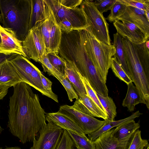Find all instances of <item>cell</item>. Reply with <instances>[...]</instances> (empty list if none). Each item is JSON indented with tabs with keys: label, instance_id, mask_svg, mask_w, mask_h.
Segmentation results:
<instances>
[{
	"label": "cell",
	"instance_id": "ee69618b",
	"mask_svg": "<svg viewBox=\"0 0 149 149\" xmlns=\"http://www.w3.org/2000/svg\"><path fill=\"white\" fill-rule=\"evenodd\" d=\"M1 37L0 36V44H1Z\"/></svg>",
	"mask_w": 149,
	"mask_h": 149
},
{
	"label": "cell",
	"instance_id": "4316f807",
	"mask_svg": "<svg viewBox=\"0 0 149 149\" xmlns=\"http://www.w3.org/2000/svg\"><path fill=\"white\" fill-rule=\"evenodd\" d=\"M127 7L119 0H116L110 10L109 14L106 19L110 22H113L118 20L125 13Z\"/></svg>",
	"mask_w": 149,
	"mask_h": 149
},
{
	"label": "cell",
	"instance_id": "7bdbcfd3",
	"mask_svg": "<svg viewBox=\"0 0 149 149\" xmlns=\"http://www.w3.org/2000/svg\"><path fill=\"white\" fill-rule=\"evenodd\" d=\"M4 130L1 126L0 125V134H1L2 132Z\"/></svg>",
	"mask_w": 149,
	"mask_h": 149
},
{
	"label": "cell",
	"instance_id": "5bb4252c",
	"mask_svg": "<svg viewBox=\"0 0 149 149\" xmlns=\"http://www.w3.org/2000/svg\"><path fill=\"white\" fill-rule=\"evenodd\" d=\"M72 107L76 110L92 117L107 119V114L104 112L87 94L79 96Z\"/></svg>",
	"mask_w": 149,
	"mask_h": 149
},
{
	"label": "cell",
	"instance_id": "52a82bcc",
	"mask_svg": "<svg viewBox=\"0 0 149 149\" xmlns=\"http://www.w3.org/2000/svg\"><path fill=\"white\" fill-rule=\"evenodd\" d=\"M58 113L68 119L78 126L84 134H88L99 129L104 124L105 120H100L81 112L72 106L64 105L59 108Z\"/></svg>",
	"mask_w": 149,
	"mask_h": 149
},
{
	"label": "cell",
	"instance_id": "f35d334b",
	"mask_svg": "<svg viewBox=\"0 0 149 149\" xmlns=\"http://www.w3.org/2000/svg\"><path fill=\"white\" fill-rule=\"evenodd\" d=\"M9 88L8 87L0 85V100H3L7 94Z\"/></svg>",
	"mask_w": 149,
	"mask_h": 149
},
{
	"label": "cell",
	"instance_id": "3957f363",
	"mask_svg": "<svg viewBox=\"0 0 149 149\" xmlns=\"http://www.w3.org/2000/svg\"><path fill=\"white\" fill-rule=\"evenodd\" d=\"M31 0H0L3 26L12 29L23 41L30 30Z\"/></svg>",
	"mask_w": 149,
	"mask_h": 149
},
{
	"label": "cell",
	"instance_id": "603a6c76",
	"mask_svg": "<svg viewBox=\"0 0 149 149\" xmlns=\"http://www.w3.org/2000/svg\"><path fill=\"white\" fill-rule=\"evenodd\" d=\"M113 45L116 50L115 57L123 70L130 78L126 61L122 38L117 33L113 34Z\"/></svg>",
	"mask_w": 149,
	"mask_h": 149
},
{
	"label": "cell",
	"instance_id": "d6a6232c",
	"mask_svg": "<svg viewBox=\"0 0 149 149\" xmlns=\"http://www.w3.org/2000/svg\"><path fill=\"white\" fill-rule=\"evenodd\" d=\"M119 0L127 6H132L144 11L149 10V0Z\"/></svg>",
	"mask_w": 149,
	"mask_h": 149
},
{
	"label": "cell",
	"instance_id": "6da1fadb",
	"mask_svg": "<svg viewBox=\"0 0 149 149\" xmlns=\"http://www.w3.org/2000/svg\"><path fill=\"white\" fill-rule=\"evenodd\" d=\"M13 88L10 97L8 127L22 143L33 142L46 124L45 112L38 95L29 84L22 82Z\"/></svg>",
	"mask_w": 149,
	"mask_h": 149
},
{
	"label": "cell",
	"instance_id": "8d00e7d4",
	"mask_svg": "<svg viewBox=\"0 0 149 149\" xmlns=\"http://www.w3.org/2000/svg\"><path fill=\"white\" fill-rule=\"evenodd\" d=\"M82 1V0H58L59 2L63 6L71 8H74L79 6Z\"/></svg>",
	"mask_w": 149,
	"mask_h": 149
},
{
	"label": "cell",
	"instance_id": "7402d4cb",
	"mask_svg": "<svg viewBox=\"0 0 149 149\" xmlns=\"http://www.w3.org/2000/svg\"><path fill=\"white\" fill-rule=\"evenodd\" d=\"M131 82L127 85V93L123 100L122 105L127 107L130 112L134 111L135 106L141 103V99L139 92L135 86Z\"/></svg>",
	"mask_w": 149,
	"mask_h": 149
},
{
	"label": "cell",
	"instance_id": "277c9868",
	"mask_svg": "<svg viewBox=\"0 0 149 149\" xmlns=\"http://www.w3.org/2000/svg\"><path fill=\"white\" fill-rule=\"evenodd\" d=\"M83 31L84 45L88 56L100 78L106 84L115 49L113 45H108L99 41L88 29Z\"/></svg>",
	"mask_w": 149,
	"mask_h": 149
},
{
	"label": "cell",
	"instance_id": "d6986e66",
	"mask_svg": "<svg viewBox=\"0 0 149 149\" xmlns=\"http://www.w3.org/2000/svg\"><path fill=\"white\" fill-rule=\"evenodd\" d=\"M65 61L66 63L65 77L74 88L78 96L87 95L85 88L75 68L71 63Z\"/></svg>",
	"mask_w": 149,
	"mask_h": 149
},
{
	"label": "cell",
	"instance_id": "f546056e",
	"mask_svg": "<svg viewBox=\"0 0 149 149\" xmlns=\"http://www.w3.org/2000/svg\"><path fill=\"white\" fill-rule=\"evenodd\" d=\"M149 148L147 140L143 139L141 136V132L139 130L136 131L128 149H147Z\"/></svg>",
	"mask_w": 149,
	"mask_h": 149
},
{
	"label": "cell",
	"instance_id": "bcb514c9",
	"mask_svg": "<svg viewBox=\"0 0 149 149\" xmlns=\"http://www.w3.org/2000/svg\"><path fill=\"white\" fill-rule=\"evenodd\" d=\"M149 148H147V149H149Z\"/></svg>",
	"mask_w": 149,
	"mask_h": 149
},
{
	"label": "cell",
	"instance_id": "e575fe53",
	"mask_svg": "<svg viewBox=\"0 0 149 149\" xmlns=\"http://www.w3.org/2000/svg\"><path fill=\"white\" fill-rule=\"evenodd\" d=\"M59 81L63 85L67 92L69 100L72 102L74 99H77L79 96L72 86L66 77H63L60 79Z\"/></svg>",
	"mask_w": 149,
	"mask_h": 149
},
{
	"label": "cell",
	"instance_id": "2e32d148",
	"mask_svg": "<svg viewBox=\"0 0 149 149\" xmlns=\"http://www.w3.org/2000/svg\"><path fill=\"white\" fill-rule=\"evenodd\" d=\"M48 11L50 26V52L58 54L61 43L62 31L57 24L53 11L47 0H45Z\"/></svg>",
	"mask_w": 149,
	"mask_h": 149
},
{
	"label": "cell",
	"instance_id": "d4e9b609",
	"mask_svg": "<svg viewBox=\"0 0 149 149\" xmlns=\"http://www.w3.org/2000/svg\"><path fill=\"white\" fill-rule=\"evenodd\" d=\"M67 132L77 149H95L93 142L86 136H82L70 131Z\"/></svg>",
	"mask_w": 149,
	"mask_h": 149
},
{
	"label": "cell",
	"instance_id": "e0dca14e",
	"mask_svg": "<svg viewBox=\"0 0 149 149\" xmlns=\"http://www.w3.org/2000/svg\"><path fill=\"white\" fill-rule=\"evenodd\" d=\"M46 119L64 130L70 131L77 134L86 136L80 128L74 123L56 112L46 113Z\"/></svg>",
	"mask_w": 149,
	"mask_h": 149
},
{
	"label": "cell",
	"instance_id": "ffe728a7",
	"mask_svg": "<svg viewBox=\"0 0 149 149\" xmlns=\"http://www.w3.org/2000/svg\"><path fill=\"white\" fill-rule=\"evenodd\" d=\"M31 2L30 30L44 21L46 17L44 0H31Z\"/></svg>",
	"mask_w": 149,
	"mask_h": 149
},
{
	"label": "cell",
	"instance_id": "ba28073f",
	"mask_svg": "<svg viewBox=\"0 0 149 149\" xmlns=\"http://www.w3.org/2000/svg\"><path fill=\"white\" fill-rule=\"evenodd\" d=\"M22 45L26 58L40 63L43 56L47 54L43 37L39 25L29 31Z\"/></svg>",
	"mask_w": 149,
	"mask_h": 149
},
{
	"label": "cell",
	"instance_id": "7a4b0ae2",
	"mask_svg": "<svg viewBox=\"0 0 149 149\" xmlns=\"http://www.w3.org/2000/svg\"><path fill=\"white\" fill-rule=\"evenodd\" d=\"M126 61L130 78L138 89L141 103L149 109V49L145 42L131 43L122 38Z\"/></svg>",
	"mask_w": 149,
	"mask_h": 149
},
{
	"label": "cell",
	"instance_id": "7c38bea8",
	"mask_svg": "<svg viewBox=\"0 0 149 149\" xmlns=\"http://www.w3.org/2000/svg\"><path fill=\"white\" fill-rule=\"evenodd\" d=\"M113 130L114 128L105 132L93 141L95 149H128L134 135L129 139L118 140L114 136Z\"/></svg>",
	"mask_w": 149,
	"mask_h": 149
},
{
	"label": "cell",
	"instance_id": "83f0119b",
	"mask_svg": "<svg viewBox=\"0 0 149 149\" xmlns=\"http://www.w3.org/2000/svg\"><path fill=\"white\" fill-rule=\"evenodd\" d=\"M111 68L116 76L127 85L133 82L114 57L112 58Z\"/></svg>",
	"mask_w": 149,
	"mask_h": 149
},
{
	"label": "cell",
	"instance_id": "f6af8a7d",
	"mask_svg": "<svg viewBox=\"0 0 149 149\" xmlns=\"http://www.w3.org/2000/svg\"><path fill=\"white\" fill-rule=\"evenodd\" d=\"M0 149H3L1 147H0Z\"/></svg>",
	"mask_w": 149,
	"mask_h": 149
},
{
	"label": "cell",
	"instance_id": "ab89813d",
	"mask_svg": "<svg viewBox=\"0 0 149 149\" xmlns=\"http://www.w3.org/2000/svg\"><path fill=\"white\" fill-rule=\"evenodd\" d=\"M22 149L20 147L18 146L6 147L4 149Z\"/></svg>",
	"mask_w": 149,
	"mask_h": 149
},
{
	"label": "cell",
	"instance_id": "7dc6e473",
	"mask_svg": "<svg viewBox=\"0 0 149 149\" xmlns=\"http://www.w3.org/2000/svg\"></svg>",
	"mask_w": 149,
	"mask_h": 149
},
{
	"label": "cell",
	"instance_id": "d590c367",
	"mask_svg": "<svg viewBox=\"0 0 149 149\" xmlns=\"http://www.w3.org/2000/svg\"><path fill=\"white\" fill-rule=\"evenodd\" d=\"M39 73L42 84L45 88L49 93L56 99H58L57 95L53 92L52 89V83L48 78L45 77L40 70H39Z\"/></svg>",
	"mask_w": 149,
	"mask_h": 149
},
{
	"label": "cell",
	"instance_id": "60d3db41",
	"mask_svg": "<svg viewBox=\"0 0 149 149\" xmlns=\"http://www.w3.org/2000/svg\"><path fill=\"white\" fill-rule=\"evenodd\" d=\"M146 17L149 20V10L145 11Z\"/></svg>",
	"mask_w": 149,
	"mask_h": 149
},
{
	"label": "cell",
	"instance_id": "ac0fdd59",
	"mask_svg": "<svg viewBox=\"0 0 149 149\" xmlns=\"http://www.w3.org/2000/svg\"><path fill=\"white\" fill-rule=\"evenodd\" d=\"M142 114L139 111H137L129 116L122 119L116 121L108 119L104 120V123L102 126L97 131L88 134L87 137L91 141L93 142L98 136L105 132L114 127H117L130 121L134 120Z\"/></svg>",
	"mask_w": 149,
	"mask_h": 149
},
{
	"label": "cell",
	"instance_id": "f1b7e54d",
	"mask_svg": "<svg viewBox=\"0 0 149 149\" xmlns=\"http://www.w3.org/2000/svg\"><path fill=\"white\" fill-rule=\"evenodd\" d=\"M45 6L46 13V18L42 22L38 25L40 28L44 40L47 53L50 52V26L47 10L45 3Z\"/></svg>",
	"mask_w": 149,
	"mask_h": 149
},
{
	"label": "cell",
	"instance_id": "8992f818",
	"mask_svg": "<svg viewBox=\"0 0 149 149\" xmlns=\"http://www.w3.org/2000/svg\"><path fill=\"white\" fill-rule=\"evenodd\" d=\"M80 6L85 16L89 30L99 41L111 45L109 24L103 14L95 6L93 0H82Z\"/></svg>",
	"mask_w": 149,
	"mask_h": 149
},
{
	"label": "cell",
	"instance_id": "5b68a950",
	"mask_svg": "<svg viewBox=\"0 0 149 149\" xmlns=\"http://www.w3.org/2000/svg\"><path fill=\"white\" fill-rule=\"evenodd\" d=\"M47 0L61 31L69 32L87 29L86 18L80 6L71 8L63 6L58 0Z\"/></svg>",
	"mask_w": 149,
	"mask_h": 149
},
{
	"label": "cell",
	"instance_id": "4fadbf2b",
	"mask_svg": "<svg viewBox=\"0 0 149 149\" xmlns=\"http://www.w3.org/2000/svg\"><path fill=\"white\" fill-rule=\"evenodd\" d=\"M118 20L134 24L149 38V20L146 17L144 10L132 6H127L125 13Z\"/></svg>",
	"mask_w": 149,
	"mask_h": 149
},
{
	"label": "cell",
	"instance_id": "8fae6325",
	"mask_svg": "<svg viewBox=\"0 0 149 149\" xmlns=\"http://www.w3.org/2000/svg\"><path fill=\"white\" fill-rule=\"evenodd\" d=\"M117 33L123 38L131 43L140 44L149 40L144 33L134 24L117 20L113 23Z\"/></svg>",
	"mask_w": 149,
	"mask_h": 149
},
{
	"label": "cell",
	"instance_id": "44dd1931",
	"mask_svg": "<svg viewBox=\"0 0 149 149\" xmlns=\"http://www.w3.org/2000/svg\"><path fill=\"white\" fill-rule=\"evenodd\" d=\"M140 127L139 121L136 123L134 120L130 121L114 128V136L118 140L130 138Z\"/></svg>",
	"mask_w": 149,
	"mask_h": 149
},
{
	"label": "cell",
	"instance_id": "30bf717a",
	"mask_svg": "<svg viewBox=\"0 0 149 149\" xmlns=\"http://www.w3.org/2000/svg\"><path fill=\"white\" fill-rule=\"evenodd\" d=\"M0 53L6 55L17 54L26 57L22 45V41L17 38L11 29L3 27L0 24Z\"/></svg>",
	"mask_w": 149,
	"mask_h": 149
},
{
	"label": "cell",
	"instance_id": "484cf974",
	"mask_svg": "<svg viewBox=\"0 0 149 149\" xmlns=\"http://www.w3.org/2000/svg\"><path fill=\"white\" fill-rule=\"evenodd\" d=\"M47 56L49 62L54 68L63 77H65V61L58 54L54 52L47 53Z\"/></svg>",
	"mask_w": 149,
	"mask_h": 149
},
{
	"label": "cell",
	"instance_id": "1f68e13d",
	"mask_svg": "<svg viewBox=\"0 0 149 149\" xmlns=\"http://www.w3.org/2000/svg\"><path fill=\"white\" fill-rule=\"evenodd\" d=\"M74 144L67 131L64 130L56 149H74Z\"/></svg>",
	"mask_w": 149,
	"mask_h": 149
},
{
	"label": "cell",
	"instance_id": "74e56055",
	"mask_svg": "<svg viewBox=\"0 0 149 149\" xmlns=\"http://www.w3.org/2000/svg\"><path fill=\"white\" fill-rule=\"evenodd\" d=\"M17 54H13L10 55H6L2 53H0V65L8 60H10Z\"/></svg>",
	"mask_w": 149,
	"mask_h": 149
},
{
	"label": "cell",
	"instance_id": "9c48e42d",
	"mask_svg": "<svg viewBox=\"0 0 149 149\" xmlns=\"http://www.w3.org/2000/svg\"><path fill=\"white\" fill-rule=\"evenodd\" d=\"M42 128L38 139H34L30 149H56L61 139L64 130L52 122Z\"/></svg>",
	"mask_w": 149,
	"mask_h": 149
},
{
	"label": "cell",
	"instance_id": "836d02e7",
	"mask_svg": "<svg viewBox=\"0 0 149 149\" xmlns=\"http://www.w3.org/2000/svg\"><path fill=\"white\" fill-rule=\"evenodd\" d=\"M116 0H95L94 3L98 10L102 14L110 10Z\"/></svg>",
	"mask_w": 149,
	"mask_h": 149
},
{
	"label": "cell",
	"instance_id": "cb8c5ba5",
	"mask_svg": "<svg viewBox=\"0 0 149 149\" xmlns=\"http://www.w3.org/2000/svg\"><path fill=\"white\" fill-rule=\"evenodd\" d=\"M96 94L106 112L107 119L114 120L117 114L116 107L113 99L108 96H104L96 93Z\"/></svg>",
	"mask_w": 149,
	"mask_h": 149
},
{
	"label": "cell",
	"instance_id": "4dcf8cb0",
	"mask_svg": "<svg viewBox=\"0 0 149 149\" xmlns=\"http://www.w3.org/2000/svg\"><path fill=\"white\" fill-rule=\"evenodd\" d=\"M45 72H47L50 75L56 77L59 81L63 77L52 66L48 58L47 54L44 55L40 62Z\"/></svg>",
	"mask_w": 149,
	"mask_h": 149
},
{
	"label": "cell",
	"instance_id": "b9f144b4",
	"mask_svg": "<svg viewBox=\"0 0 149 149\" xmlns=\"http://www.w3.org/2000/svg\"><path fill=\"white\" fill-rule=\"evenodd\" d=\"M145 44L146 47L149 49V40H147L145 42Z\"/></svg>",
	"mask_w": 149,
	"mask_h": 149
},
{
	"label": "cell",
	"instance_id": "9a60e30c",
	"mask_svg": "<svg viewBox=\"0 0 149 149\" xmlns=\"http://www.w3.org/2000/svg\"><path fill=\"white\" fill-rule=\"evenodd\" d=\"M9 60L0 65V85L10 88L24 81Z\"/></svg>",
	"mask_w": 149,
	"mask_h": 149
}]
</instances>
